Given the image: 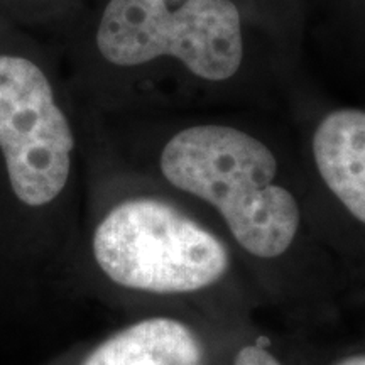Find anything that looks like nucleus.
I'll return each mask as SVG.
<instances>
[{
	"label": "nucleus",
	"mask_w": 365,
	"mask_h": 365,
	"mask_svg": "<svg viewBox=\"0 0 365 365\" xmlns=\"http://www.w3.org/2000/svg\"><path fill=\"white\" fill-rule=\"evenodd\" d=\"M308 127L317 178L350 217L365 225V107H318Z\"/></svg>",
	"instance_id": "5"
},
{
	"label": "nucleus",
	"mask_w": 365,
	"mask_h": 365,
	"mask_svg": "<svg viewBox=\"0 0 365 365\" xmlns=\"http://www.w3.org/2000/svg\"><path fill=\"white\" fill-rule=\"evenodd\" d=\"M323 9L325 17L339 21L350 33H365V0H312ZM304 4V2H303Z\"/></svg>",
	"instance_id": "7"
},
{
	"label": "nucleus",
	"mask_w": 365,
	"mask_h": 365,
	"mask_svg": "<svg viewBox=\"0 0 365 365\" xmlns=\"http://www.w3.org/2000/svg\"><path fill=\"white\" fill-rule=\"evenodd\" d=\"M108 279L150 294H188L225 276L228 250L215 232L161 196L122 200L100 218L91 239Z\"/></svg>",
	"instance_id": "3"
},
{
	"label": "nucleus",
	"mask_w": 365,
	"mask_h": 365,
	"mask_svg": "<svg viewBox=\"0 0 365 365\" xmlns=\"http://www.w3.org/2000/svg\"><path fill=\"white\" fill-rule=\"evenodd\" d=\"M158 171L176 193L212 208L255 257H279L299 237L303 208L279 156L244 118L181 110L159 148Z\"/></svg>",
	"instance_id": "2"
},
{
	"label": "nucleus",
	"mask_w": 365,
	"mask_h": 365,
	"mask_svg": "<svg viewBox=\"0 0 365 365\" xmlns=\"http://www.w3.org/2000/svg\"><path fill=\"white\" fill-rule=\"evenodd\" d=\"M303 19L257 0H107L98 56L118 70H158L176 110L262 107L293 80Z\"/></svg>",
	"instance_id": "1"
},
{
	"label": "nucleus",
	"mask_w": 365,
	"mask_h": 365,
	"mask_svg": "<svg viewBox=\"0 0 365 365\" xmlns=\"http://www.w3.org/2000/svg\"><path fill=\"white\" fill-rule=\"evenodd\" d=\"M257 2L266 4V6L277 9V11L291 14V16L299 17V19H304L303 0H257Z\"/></svg>",
	"instance_id": "9"
},
{
	"label": "nucleus",
	"mask_w": 365,
	"mask_h": 365,
	"mask_svg": "<svg viewBox=\"0 0 365 365\" xmlns=\"http://www.w3.org/2000/svg\"><path fill=\"white\" fill-rule=\"evenodd\" d=\"M203 345L180 319L154 317L103 340L81 365H202Z\"/></svg>",
	"instance_id": "6"
},
{
	"label": "nucleus",
	"mask_w": 365,
	"mask_h": 365,
	"mask_svg": "<svg viewBox=\"0 0 365 365\" xmlns=\"http://www.w3.org/2000/svg\"><path fill=\"white\" fill-rule=\"evenodd\" d=\"M336 365H365V354L352 355V357H346Z\"/></svg>",
	"instance_id": "10"
},
{
	"label": "nucleus",
	"mask_w": 365,
	"mask_h": 365,
	"mask_svg": "<svg viewBox=\"0 0 365 365\" xmlns=\"http://www.w3.org/2000/svg\"><path fill=\"white\" fill-rule=\"evenodd\" d=\"M75 130L51 80L33 59L0 54V150L17 200L41 208L65 191Z\"/></svg>",
	"instance_id": "4"
},
{
	"label": "nucleus",
	"mask_w": 365,
	"mask_h": 365,
	"mask_svg": "<svg viewBox=\"0 0 365 365\" xmlns=\"http://www.w3.org/2000/svg\"><path fill=\"white\" fill-rule=\"evenodd\" d=\"M234 365H284L276 355H272L266 346L252 344L245 345L237 352Z\"/></svg>",
	"instance_id": "8"
}]
</instances>
